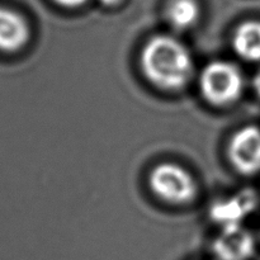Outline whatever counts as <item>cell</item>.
<instances>
[{
	"label": "cell",
	"instance_id": "obj_1",
	"mask_svg": "<svg viewBox=\"0 0 260 260\" xmlns=\"http://www.w3.org/2000/svg\"><path fill=\"white\" fill-rule=\"evenodd\" d=\"M141 68L154 85L175 90L189 81L193 74V60L180 41L159 35L150 38L142 48Z\"/></svg>",
	"mask_w": 260,
	"mask_h": 260
},
{
	"label": "cell",
	"instance_id": "obj_2",
	"mask_svg": "<svg viewBox=\"0 0 260 260\" xmlns=\"http://www.w3.org/2000/svg\"><path fill=\"white\" fill-rule=\"evenodd\" d=\"M201 91L210 103L226 106L240 96L244 78L240 69L228 61H213L203 69L200 78Z\"/></svg>",
	"mask_w": 260,
	"mask_h": 260
},
{
	"label": "cell",
	"instance_id": "obj_3",
	"mask_svg": "<svg viewBox=\"0 0 260 260\" xmlns=\"http://www.w3.org/2000/svg\"><path fill=\"white\" fill-rule=\"evenodd\" d=\"M149 182L152 192L170 203H187L197 194V184L192 175L172 162L155 167L150 173Z\"/></svg>",
	"mask_w": 260,
	"mask_h": 260
},
{
	"label": "cell",
	"instance_id": "obj_4",
	"mask_svg": "<svg viewBox=\"0 0 260 260\" xmlns=\"http://www.w3.org/2000/svg\"><path fill=\"white\" fill-rule=\"evenodd\" d=\"M230 161L243 174H255L260 170V129L246 126L233 136L229 146Z\"/></svg>",
	"mask_w": 260,
	"mask_h": 260
},
{
	"label": "cell",
	"instance_id": "obj_5",
	"mask_svg": "<svg viewBox=\"0 0 260 260\" xmlns=\"http://www.w3.org/2000/svg\"><path fill=\"white\" fill-rule=\"evenodd\" d=\"M256 203V196L251 190H243L212 205L210 210L211 218L222 229L241 226L243 221L255 210Z\"/></svg>",
	"mask_w": 260,
	"mask_h": 260
},
{
	"label": "cell",
	"instance_id": "obj_6",
	"mask_svg": "<svg viewBox=\"0 0 260 260\" xmlns=\"http://www.w3.org/2000/svg\"><path fill=\"white\" fill-rule=\"evenodd\" d=\"M254 251L255 240L243 226L222 229L213 243V253L218 260H249Z\"/></svg>",
	"mask_w": 260,
	"mask_h": 260
},
{
	"label": "cell",
	"instance_id": "obj_7",
	"mask_svg": "<svg viewBox=\"0 0 260 260\" xmlns=\"http://www.w3.org/2000/svg\"><path fill=\"white\" fill-rule=\"evenodd\" d=\"M29 38V27L19 13L0 8V51L14 52L20 50Z\"/></svg>",
	"mask_w": 260,
	"mask_h": 260
},
{
	"label": "cell",
	"instance_id": "obj_8",
	"mask_svg": "<svg viewBox=\"0 0 260 260\" xmlns=\"http://www.w3.org/2000/svg\"><path fill=\"white\" fill-rule=\"evenodd\" d=\"M233 45L236 53L246 61H260V22L248 20L235 30Z\"/></svg>",
	"mask_w": 260,
	"mask_h": 260
},
{
	"label": "cell",
	"instance_id": "obj_9",
	"mask_svg": "<svg viewBox=\"0 0 260 260\" xmlns=\"http://www.w3.org/2000/svg\"><path fill=\"white\" fill-rule=\"evenodd\" d=\"M200 18V5L196 0H170L167 8V19L177 30L193 27Z\"/></svg>",
	"mask_w": 260,
	"mask_h": 260
},
{
	"label": "cell",
	"instance_id": "obj_10",
	"mask_svg": "<svg viewBox=\"0 0 260 260\" xmlns=\"http://www.w3.org/2000/svg\"><path fill=\"white\" fill-rule=\"evenodd\" d=\"M55 2L66 8H76L83 5L86 0H55Z\"/></svg>",
	"mask_w": 260,
	"mask_h": 260
},
{
	"label": "cell",
	"instance_id": "obj_11",
	"mask_svg": "<svg viewBox=\"0 0 260 260\" xmlns=\"http://www.w3.org/2000/svg\"><path fill=\"white\" fill-rule=\"evenodd\" d=\"M253 88H254V90H255V93L260 96V70L255 74V76H254Z\"/></svg>",
	"mask_w": 260,
	"mask_h": 260
},
{
	"label": "cell",
	"instance_id": "obj_12",
	"mask_svg": "<svg viewBox=\"0 0 260 260\" xmlns=\"http://www.w3.org/2000/svg\"><path fill=\"white\" fill-rule=\"evenodd\" d=\"M103 5H107V7H114V5L119 4L122 0H99Z\"/></svg>",
	"mask_w": 260,
	"mask_h": 260
}]
</instances>
